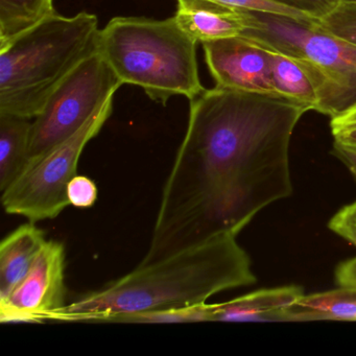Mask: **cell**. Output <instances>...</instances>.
<instances>
[{"mask_svg":"<svg viewBox=\"0 0 356 356\" xmlns=\"http://www.w3.org/2000/svg\"><path fill=\"white\" fill-rule=\"evenodd\" d=\"M307 111L283 95L218 86L191 99L186 134L140 264L237 236L260 210L291 197L289 145Z\"/></svg>","mask_w":356,"mask_h":356,"instance_id":"obj_1","label":"cell"},{"mask_svg":"<svg viewBox=\"0 0 356 356\" xmlns=\"http://www.w3.org/2000/svg\"><path fill=\"white\" fill-rule=\"evenodd\" d=\"M256 282L251 260L226 235L140 264L99 291L81 296L49 320L105 321L126 314L206 303L220 291Z\"/></svg>","mask_w":356,"mask_h":356,"instance_id":"obj_2","label":"cell"},{"mask_svg":"<svg viewBox=\"0 0 356 356\" xmlns=\"http://www.w3.org/2000/svg\"><path fill=\"white\" fill-rule=\"evenodd\" d=\"M99 20L54 13L0 44V113L34 120L63 81L99 51Z\"/></svg>","mask_w":356,"mask_h":356,"instance_id":"obj_3","label":"cell"},{"mask_svg":"<svg viewBox=\"0 0 356 356\" xmlns=\"http://www.w3.org/2000/svg\"><path fill=\"white\" fill-rule=\"evenodd\" d=\"M197 44L176 16L163 20L115 17L99 31V51L122 85L143 89L163 106L172 97L191 101L205 90Z\"/></svg>","mask_w":356,"mask_h":356,"instance_id":"obj_4","label":"cell"},{"mask_svg":"<svg viewBox=\"0 0 356 356\" xmlns=\"http://www.w3.org/2000/svg\"><path fill=\"white\" fill-rule=\"evenodd\" d=\"M249 26L241 37L293 58L316 89V111L331 120L356 108V45L318 26L266 12L245 11Z\"/></svg>","mask_w":356,"mask_h":356,"instance_id":"obj_5","label":"cell"},{"mask_svg":"<svg viewBox=\"0 0 356 356\" xmlns=\"http://www.w3.org/2000/svg\"><path fill=\"white\" fill-rule=\"evenodd\" d=\"M122 86L99 51L85 59L34 118L26 168L76 134Z\"/></svg>","mask_w":356,"mask_h":356,"instance_id":"obj_6","label":"cell"},{"mask_svg":"<svg viewBox=\"0 0 356 356\" xmlns=\"http://www.w3.org/2000/svg\"><path fill=\"white\" fill-rule=\"evenodd\" d=\"M109 99L67 140L29 166L3 191L1 203L7 213L22 216L30 222L57 218L67 206V187L76 176L79 160L86 145L101 132L111 116Z\"/></svg>","mask_w":356,"mask_h":356,"instance_id":"obj_7","label":"cell"},{"mask_svg":"<svg viewBox=\"0 0 356 356\" xmlns=\"http://www.w3.org/2000/svg\"><path fill=\"white\" fill-rule=\"evenodd\" d=\"M63 243L47 241L24 280L0 301V322L41 323L66 305Z\"/></svg>","mask_w":356,"mask_h":356,"instance_id":"obj_8","label":"cell"},{"mask_svg":"<svg viewBox=\"0 0 356 356\" xmlns=\"http://www.w3.org/2000/svg\"><path fill=\"white\" fill-rule=\"evenodd\" d=\"M202 45L216 86L279 95L273 82L268 51L264 47L245 37L208 41Z\"/></svg>","mask_w":356,"mask_h":356,"instance_id":"obj_9","label":"cell"},{"mask_svg":"<svg viewBox=\"0 0 356 356\" xmlns=\"http://www.w3.org/2000/svg\"><path fill=\"white\" fill-rule=\"evenodd\" d=\"M175 16L197 43L241 37L249 26L247 12L213 0H178Z\"/></svg>","mask_w":356,"mask_h":356,"instance_id":"obj_10","label":"cell"},{"mask_svg":"<svg viewBox=\"0 0 356 356\" xmlns=\"http://www.w3.org/2000/svg\"><path fill=\"white\" fill-rule=\"evenodd\" d=\"M304 296L297 285L260 289L224 303L211 304L212 321L287 322V310Z\"/></svg>","mask_w":356,"mask_h":356,"instance_id":"obj_11","label":"cell"},{"mask_svg":"<svg viewBox=\"0 0 356 356\" xmlns=\"http://www.w3.org/2000/svg\"><path fill=\"white\" fill-rule=\"evenodd\" d=\"M44 232L35 222L18 227L0 243V301L24 280L44 245Z\"/></svg>","mask_w":356,"mask_h":356,"instance_id":"obj_12","label":"cell"},{"mask_svg":"<svg viewBox=\"0 0 356 356\" xmlns=\"http://www.w3.org/2000/svg\"><path fill=\"white\" fill-rule=\"evenodd\" d=\"M32 120L0 113V191L8 188L29 162Z\"/></svg>","mask_w":356,"mask_h":356,"instance_id":"obj_13","label":"cell"},{"mask_svg":"<svg viewBox=\"0 0 356 356\" xmlns=\"http://www.w3.org/2000/svg\"><path fill=\"white\" fill-rule=\"evenodd\" d=\"M287 322L356 321V289L341 287L304 295L287 310Z\"/></svg>","mask_w":356,"mask_h":356,"instance_id":"obj_14","label":"cell"},{"mask_svg":"<svg viewBox=\"0 0 356 356\" xmlns=\"http://www.w3.org/2000/svg\"><path fill=\"white\" fill-rule=\"evenodd\" d=\"M266 49L277 92L304 104L309 107L310 111H316L318 97L306 70L293 58L273 49Z\"/></svg>","mask_w":356,"mask_h":356,"instance_id":"obj_15","label":"cell"},{"mask_svg":"<svg viewBox=\"0 0 356 356\" xmlns=\"http://www.w3.org/2000/svg\"><path fill=\"white\" fill-rule=\"evenodd\" d=\"M54 13V0H0V44Z\"/></svg>","mask_w":356,"mask_h":356,"instance_id":"obj_16","label":"cell"},{"mask_svg":"<svg viewBox=\"0 0 356 356\" xmlns=\"http://www.w3.org/2000/svg\"><path fill=\"white\" fill-rule=\"evenodd\" d=\"M211 322V304H195L182 307L163 308V309L147 310L118 316L111 322L118 323H193Z\"/></svg>","mask_w":356,"mask_h":356,"instance_id":"obj_17","label":"cell"},{"mask_svg":"<svg viewBox=\"0 0 356 356\" xmlns=\"http://www.w3.org/2000/svg\"><path fill=\"white\" fill-rule=\"evenodd\" d=\"M318 26L343 40L356 45V1L341 0L330 13L321 18Z\"/></svg>","mask_w":356,"mask_h":356,"instance_id":"obj_18","label":"cell"},{"mask_svg":"<svg viewBox=\"0 0 356 356\" xmlns=\"http://www.w3.org/2000/svg\"><path fill=\"white\" fill-rule=\"evenodd\" d=\"M67 197L74 207L87 209L95 205L97 199V187L88 177L76 175L67 187Z\"/></svg>","mask_w":356,"mask_h":356,"instance_id":"obj_19","label":"cell"},{"mask_svg":"<svg viewBox=\"0 0 356 356\" xmlns=\"http://www.w3.org/2000/svg\"><path fill=\"white\" fill-rule=\"evenodd\" d=\"M213 1L235 8V9L243 10V11L266 12V13L291 16V17L298 18V19L314 20L301 12L277 5L268 0H213Z\"/></svg>","mask_w":356,"mask_h":356,"instance_id":"obj_20","label":"cell"},{"mask_svg":"<svg viewBox=\"0 0 356 356\" xmlns=\"http://www.w3.org/2000/svg\"><path fill=\"white\" fill-rule=\"evenodd\" d=\"M268 1L301 12L318 22L321 18L332 12L341 3V0H268Z\"/></svg>","mask_w":356,"mask_h":356,"instance_id":"obj_21","label":"cell"},{"mask_svg":"<svg viewBox=\"0 0 356 356\" xmlns=\"http://www.w3.org/2000/svg\"><path fill=\"white\" fill-rule=\"evenodd\" d=\"M335 234L356 247V201L341 208L328 224Z\"/></svg>","mask_w":356,"mask_h":356,"instance_id":"obj_22","label":"cell"},{"mask_svg":"<svg viewBox=\"0 0 356 356\" xmlns=\"http://www.w3.org/2000/svg\"><path fill=\"white\" fill-rule=\"evenodd\" d=\"M335 280L339 286L356 289V257L346 260L337 266Z\"/></svg>","mask_w":356,"mask_h":356,"instance_id":"obj_23","label":"cell"},{"mask_svg":"<svg viewBox=\"0 0 356 356\" xmlns=\"http://www.w3.org/2000/svg\"><path fill=\"white\" fill-rule=\"evenodd\" d=\"M331 153L339 161L343 162V165L348 168L350 174L353 176L354 180L356 181V147L334 140Z\"/></svg>","mask_w":356,"mask_h":356,"instance_id":"obj_24","label":"cell"},{"mask_svg":"<svg viewBox=\"0 0 356 356\" xmlns=\"http://www.w3.org/2000/svg\"><path fill=\"white\" fill-rule=\"evenodd\" d=\"M353 128H356V108L347 112V113L343 114L339 118L331 120V130H332V132Z\"/></svg>","mask_w":356,"mask_h":356,"instance_id":"obj_25","label":"cell"},{"mask_svg":"<svg viewBox=\"0 0 356 356\" xmlns=\"http://www.w3.org/2000/svg\"><path fill=\"white\" fill-rule=\"evenodd\" d=\"M335 141L356 147V128L332 132Z\"/></svg>","mask_w":356,"mask_h":356,"instance_id":"obj_26","label":"cell"},{"mask_svg":"<svg viewBox=\"0 0 356 356\" xmlns=\"http://www.w3.org/2000/svg\"><path fill=\"white\" fill-rule=\"evenodd\" d=\"M348 1H356V0H348Z\"/></svg>","mask_w":356,"mask_h":356,"instance_id":"obj_27","label":"cell"}]
</instances>
